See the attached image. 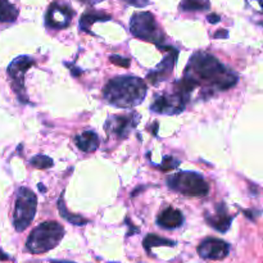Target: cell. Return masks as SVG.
Segmentation results:
<instances>
[{
    "mask_svg": "<svg viewBox=\"0 0 263 263\" xmlns=\"http://www.w3.org/2000/svg\"><path fill=\"white\" fill-rule=\"evenodd\" d=\"M176 58L177 51L172 50L171 54L167 55L166 58L163 59V62H162L161 64H158L157 68L148 74V80L151 81V84L156 85L158 84V82L164 81V80L172 73V69H174L175 63H176Z\"/></svg>",
    "mask_w": 263,
    "mask_h": 263,
    "instance_id": "7c38bea8",
    "label": "cell"
},
{
    "mask_svg": "<svg viewBox=\"0 0 263 263\" xmlns=\"http://www.w3.org/2000/svg\"><path fill=\"white\" fill-rule=\"evenodd\" d=\"M130 31L134 36L145 41H152L157 46L164 41V33L151 12L135 13L130 21Z\"/></svg>",
    "mask_w": 263,
    "mask_h": 263,
    "instance_id": "8992f818",
    "label": "cell"
},
{
    "mask_svg": "<svg viewBox=\"0 0 263 263\" xmlns=\"http://www.w3.org/2000/svg\"><path fill=\"white\" fill-rule=\"evenodd\" d=\"M58 205H59V212H61L62 217H64L67 221H69L71 223H73V225H85V223H87V221L85 220V218H82L81 216L71 215V213L66 210V207H64L63 199H62V198H61V200H59Z\"/></svg>",
    "mask_w": 263,
    "mask_h": 263,
    "instance_id": "ffe728a7",
    "label": "cell"
},
{
    "mask_svg": "<svg viewBox=\"0 0 263 263\" xmlns=\"http://www.w3.org/2000/svg\"><path fill=\"white\" fill-rule=\"evenodd\" d=\"M105 100L117 108H134L146 95V84L135 76H120L108 81L103 90Z\"/></svg>",
    "mask_w": 263,
    "mask_h": 263,
    "instance_id": "7a4b0ae2",
    "label": "cell"
},
{
    "mask_svg": "<svg viewBox=\"0 0 263 263\" xmlns=\"http://www.w3.org/2000/svg\"><path fill=\"white\" fill-rule=\"evenodd\" d=\"M205 220H207L208 225L212 226L215 230L220 231V233H226L230 229L233 217L229 215L226 205L221 203V204L217 205L216 212L213 215L205 216Z\"/></svg>",
    "mask_w": 263,
    "mask_h": 263,
    "instance_id": "4fadbf2b",
    "label": "cell"
},
{
    "mask_svg": "<svg viewBox=\"0 0 263 263\" xmlns=\"http://www.w3.org/2000/svg\"><path fill=\"white\" fill-rule=\"evenodd\" d=\"M17 17V8L9 0H0V22H13Z\"/></svg>",
    "mask_w": 263,
    "mask_h": 263,
    "instance_id": "e0dca14e",
    "label": "cell"
},
{
    "mask_svg": "<svg viewBox=\"0 0 263 263\" xmlns=\"http://www.w3.org/2000/svg\"><path fill=\"white\" fill-rule=\"evenodd\" d=\"M80 2L85 3V4H90V5H94V4H98V3L103 2V0H80Z\"/></svg>",
    "mask_w": 263,
    "mask_h": 263,
    "instance_id": "4316f807",
    "label": "cell"
},
{
    "mask_svg": "<svg viewBox=\"0 0 263 263\" xmlns=\"http://www.w3.org/2000/svg\"><path fill=\"white\" fill-rule=\"evenodd\" d=\"M30 163L32 164L35 168L39 170H48L50 167H53V159L48 156H44V154H39L31 158Z\"/></svg>",
    "mask_w": 263,
    "mask_h": 263,
    "instance_id": "44dd1931",
    "label": "cell"
},
{
    "mask_svg": "<svg viewBox=\"0 0 263 263\" xmlns=\"http://www.w3.org/2000/svg\"><path fill=\"white\" fill-rule=\"evenodd\" d=\"M157 223L163 229H177L184 223V215L181 211L174 207H168L159 213Z\"/></svg>",
    "mask_w": 263,
    "mask_h": 263,
    "instance_id": "5bb4252c",
    "label": "cell"
},
{
    "mask_svg": "<svg viewBox=\"0 0 263 263\" xmlns=\"http://www.w3.org/2000/svg\"><path fill=\"white\" fill-rule=\"evenodd\" d=\"M51 263H73V262H68V261H53Z\"/></svg>",
    "mask_w": 263,
    "mask_h": 263,
    "instance_id": "83f0119b",
    "label": "cell"
},
{
    "mask_svg": "<svg viewBox=\"0 0 263 263\" xmlns=\"http://www.w3.org/2000/svg\"><path fill=\"white\" fill-rule=\"evenodd\" d=\"M143 244H144V248L149 252L152 248H153V247H161V246L174 247L175 241L167 240V239L161 238V236H157V235H154V234H151V235H148L145 239H144Z\"/></svg>",
    "mask_w": 263,
    "mask_h": 263,
    "instance_id": "d6986e66",
    "label": "cell"
},
{
    "mask_svg": "<svg viewBox=\"0 0 263 263\" xmlns=\"http://www.w3.org/2000/svg\"><path fill=\"white\" fill-rule=\"evenodd\" d=\"M184 79L193 82L195 87L200 85L216 90H228L235 86L238 74L226 68L216 57L204 51H198L190 58L184 72Z\"/></svg>",
    "mask_w": 263,
    "mask_h": 263,
    "instance_id": "6da1fadb",
    "label": "cell"
},
{
    "mask_svg": "<svg viewBox=\"0 0 263 263\" xmlns=\"http://www.w3.org/2000/svg\"><path fill=\"white\" fill-rule=\"evenodd\" d=\"M35 64L33 59L27 55H21L13 59L8 67V74L13 80V87L22 103L28 102V97L25 94V74Z\"/></svg>",
    "mask_w": 263,
    "mask_h": 263,
    "instance_id": "52a82bcc",
    "label": "cell"
},
{
    "mask_svg": "<svg viewBox=\"0 0 263 263\" xmlns=\"http://www.w3.org/2000/svg\"><path fill=\"white\" fill-rule=\"evenodd\" d=\"M230 246L226 241L217 238H207L198 247V254L204 259L220 261L228 257Z\"/></svg>",
    "mask_w": 263,
    "mask_h": 263,
    "instance_id": "8fae6325",
    "label": "cell"
},
{
    "mask_svg": "<svg viewBox=\"0 0 263 263\" xmlns=\"http://www.w3.org/2000/svg\"><path fill=\"white\" fill-rule=\"evenodd\" d=\"M110 20V15L105 14L104 12H95V10H87L82 14L81 20H80V27L82 31L90 32L92 23L98 22V21H108Z\"/></svg>",
    "mask_w": 263,
    "mask_h": 263,
    "instance_id": "2e32d148",
    "label": "cell"
},
{
    "mask_svg": "<svg viewBox=\"0 0 263 263\" xmlns=\"http://www.w3.org/2000/svg\"><path fill=\"white\" fill-rule=\"evenodd\" d=\"M76 145L85 153H92L99 148V136L91 130H86L74 138Z\"/></svg>",
    "mask_w": 263,
    "mask_h": 263,
    "instance_id": "9a60e30c",
    "label": "cell"
},
{
    "mask_svg": "<svg viewBox=\"0 0 263 263\" xmlns=\"http://www.w3.org/2000/svg\"><path fill=\"white\" fill-rule=\"evenodd\" d=\"M126 3L131 5H135V7H145V5L149 4V0H125Z\"/></svg>",
    "mask_w": 263,
    "mask_h": 263,
    "instance_id": "cb8c5ba5",
    "label": "cell"
},
{
    "mask_svg": "<svg viewBox=\"0 0 263 263\" xmlns=\"http://www.w3.org/2000/svg\"><path fill=\"white\" fill-rule=\"evenodd\" d=\"M179 163L180 162L177 161V159L172 158V157H164L163 162H162V164L159 166V168H161L162 171H172V170H175L179 166Z\"/></svg>",
    "mask_w": 263,
    "mask_h": 263,
    "instance_id": "7402d4cb",
    "label": "cell"
},
{
    "mask_svg": "<svg viewBox=\"0 0 263 263\" xmlns=\"http://www.w3.org/2000/svg\"><path fill=\"white\" fill-rule=\"evenodd\" d=\"M139 121V116L136 113L126 116H109L105 121L104 128L108 135H116L118 139H126L131 133Z\"/></svg>",
    "mask_w": 263,
    "mask_h": 263,
    "instance_id": "9c48e42d",
    "label": "cell"
},
{
    "mask_svg": "<svg viewBox=\"0 0 263 263\" xmlns=\"http://www.w3.org/2000/svg\"><path fill=\"white\" fill-rule=\"evenodd\" d=\"M210 7V0H182L180 4V9L184 12H200V10H208Z\"/></svg>",
    "mask_w": 263,
    "mask_h": 263,
    "instance_id": "ac0fdd59",
    "label": "cell"
},
{
    "mask_svg": "<svg viewBox=\"0 0 263 263\" xmlns=\"http://www.w3.org/2000/svg\"><path fill=\"white\" fill-rule=\"evenodd\" d=\"M167 185L174 192L187 197H204L210 192V186L205 182L204 177L197 172L182 171L171 175L167 179Z\"/></svg>",
    "mask_w": 263,
    "mask_h": 263,
    "instance_id": "277c9868",
    "label": "cell"
},
{
    "mask_svg": "<svg viewBox=\"0 0 263 263\" xmlns=\"http://www.w3.org/2000/svg\"><path fill=\"white\" fill-rule=\"evenodd\" d=\"M64 236L63 226L58 222H43L33 229L26 243V248L32 254H43L55 248Z\"/></svg>",
    "mask_w": 263,
    "mask_h": 263,
    "instance_id": "3957f363",
    "label": "cell"
},
{
    "mask_svg": "<svg viewBox=\"0 0 263 263\" xmlns=\"http://www.w3.org/2000/svg\"><path fill=\"white\" fill-rule=\"evenodd\" d=\"M109 61L112 62V63L117 64V66L123 67V68H127V67L130 66V59L123 58V57H120V55H110Z\"/></svg>",
    "mask_w": 263,
    "mask_h": 263,
    "instance_id": "603a6c76",
    "label": "cell"
},
{
    "mask_svg": "<svg viewBox=\"0 0 263 263\" xmlns=\"http://www.w3.org/2000/svg\"><path fill=\"white\" fill-rule=\"evenodd\" d=\"M73 10L62 3H53L46 12V25L51 28H66L71 25Z\"/></svg>",
    "mask_w": 263,
    "mask_h": 263,
    "instance_id": "30bf717a",
    "label": "cell"
},
{
    "mask_svg": "<svg viewBox=\"0 0 263 263\" xmlns=\"http://www.w3.org/2000/svg\"><path fill=\"white\" fill-rule=\"evenodd\" d=\"M187 100L175 90L172 94H163L156 98L153 104L151 105V109L159 115H179L185 109V104Z\"/></svg>",
    "mask_w": 263,
    "mask_h": 263,
    "instance_id": "ba28073f",
    "label": "cell"
},
{
    "mask_svg": "<svg viewBox=\"0 0 263 263\" xmlns=\"http://www.w3.org/2000/svg\"><path fill=\"white\" fill-rule=\"evenodd\" d=\"M208 21H210L211 23H217L218 21H220V17H218L217 14H210L208 15Z\"/></svg>",
    "mask_w": 263,
    "mask_h": 263,
    "instance_id": "484cf974",
    "label": "cell"
},
{
    "mask_svg": "<svg viewBox=\"0 0 263 263\" xmlns=\"http://www.w3.org/2000/svg\"><path fill=\"white\" fill-rule=\"evenodd\" d=\"M36 207H37V198L35 193L28 187H20L15 197L14 215L13 223L18 233H22L30 226L35 218Z\"/></svg>",
    "mask_w": 263,
    "mask_h": 263,
    "instance_id": "5b68a950",
    "label": "cell"
},
{
    "mask_svg": "<svg viewBox=\"0 0 263 263\" xmlns=\"http://www.w3.org/2000/svg\"><path fill=\"white\" fill-rule=\"evenodd\" d=\"M216 39H228L229 37V32L226 30H220L215 33Z\"/></svg>",
    "mask_w": 263,
    "mask_h": 263,
    "instance_id": "d4e9b609",
    "label": "cell"
}]
</instances>
